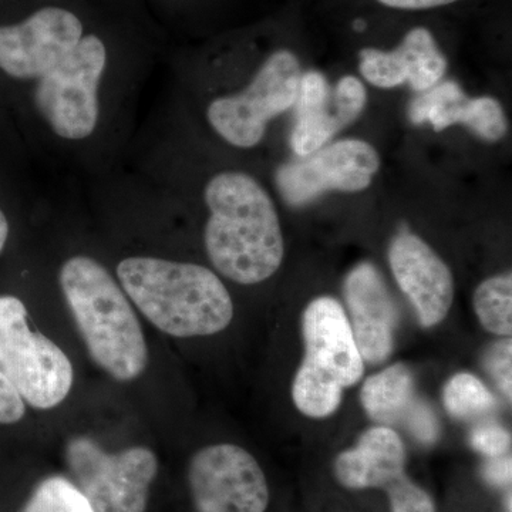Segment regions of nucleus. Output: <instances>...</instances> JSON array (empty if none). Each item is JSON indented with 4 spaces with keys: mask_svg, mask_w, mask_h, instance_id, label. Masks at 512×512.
Instances as JSON below:
<instances>
[{
    "mask_svg": "<svg viewBox=\"0 0 512 512\" xmlns=\"http://www.w3.org/2000/svg\"><path fill=\"white\" fill-rule=\"evenodd\" d=\"M148 79L123 66L72 9L47 5L0 23V114L35 156L109 173Z\"/></svg>",
    "mask_w": 512,
    "mask_h": 512,
    "instance_id": "1",
    "label": "nucleus"
},
{
    "mask_svg": "<svg viewBox=\"0 0 512 512\" xmlns=\"http://www.w3.org/2000/svg\"><path fill=\"white\" fill-rule=\"evenodd\" d=\"M204 247L214 271L239 285L262 284L281 268L285 247L271 195L251 174L222 170L202 187Z\"/></svg>",
    "mask_w": 512,
    "mask_h": 512,
    "instance_id": "2",
    "label": "nucleus"
},
{
    "mask_svg": "<svg viewBox=\"0 0 512 512\" xmlns=\"http://www.w3.org/2000/svg\"><path fill=\"white\" fill-rule=\"evenodd\" d=\"M114 275L134 308L173 338L215 335L234 318L231 293L207 266L131 254L117 262Z\"/></svg>",
    "mask_w": 512,
    "mask_h": 512,
    "instance_id": "3",
    "label": "nucleus"
},
{
    "mask_svg": "<svg viewBox=\"0 0 512 512\" xmlns=\"http://www.w3.org/2000/svg\"><path fill=\"white\" fill-rule=\"evenodd\" d=\"M57 281L93 362L117 382L143 376L150 359L146 336L114 271L79 252L64 259Z\"/></svg>",
    "mask_w": 512,
    "mask_h": 512,
    "instance_id": "4",
    "label": "nucleus"
},
{
    "mask_svg": "<svg viewBox=\"0 0 512 512\" xmlns=\"http://www.w3.org/2000/svg\"><path fill=\"white\" fill-rule=\"evenodd\" d=\"M305 357L292 384L299 412L323 419L339 409L343 390L362 379L365 360L345 309L330 296L313 299L302 318Z\"/></svg>",
    "mask_w": 512,
    "mask_h": 512,
    "instance_id": "5",
    "label": "nucleus"
},
{
    "mask_svg": "<svg viewBox=\"0 0 512 512\" xmlns=\"http://www.w3.org/2000/svg\"><path fill=\"white\" fill-rule=\"evenodd\" d=\"M0 369L30 409H55L72 392L69 357L35 329L25 299L5 289L0 291Z\"/></svg>",
    "mask_w": 512,
    "mask_h": 512,
    "instance_id": "6",
    "label": "nucleus"
},
{
    "mask_svg": "<svg viewBox=\"0 0 512 512\" xmlns=\"http://www.w3.org/2000/svg\"><path fill=\"white\" fill-rule=\"evenodd\" d=\"M301 77V63L292 52L272 53L247 86L210 100L208 126L228 146L251 150L264 140L269 121L295 104Z\"/></svg>",
    "mask_w": 512,
    "mask_h": 512,
    "instance_id": "7",
    "label": "nucleus"
},
{
    "mask_svg": "<svg viewBox=\"0 0 512 512\" xmlns=\"http://www.w3.org/2000/svg\"><path fill=\"white\" fill-rule=\"evenodd\" d=\"M66 463L94 511L146 512L158 474V458L150 448L110 453L90 437L77 436L67 443Z\"/></svg>",
    "mask_w": 512,
    "mask_h": 512,
    "instance_id": "8",
    "label": "nucleus"
},
{
    "mask_svg": "<svg viewBox=\"0 0 512 512\" xmlns=\"http://www.w3.org/2000/svg\"><path fill=\"white\" fill-rule=\"evenodd\" d=\"M335 476L349 490L383 488L392 512H436L430 494L407 477L406 448L390 427H370L356 447L340 453Z\"/></svg>",
    "mask_w": 512,
    "mask_h": 512,
    "instance_id": "9",
    "label": "nucleus"
},
{
    "mask_svg": "<svg viewBox=\"0 0 512 512\" xmlns=\"http://www.w3.org/2000/svg\"><path fill=\"white\" fill-rule=\"evenodd\" d=\"M195 512H265L269 488L258 461L235 444L201 448L188 467Z\"/></svg>",
    "mask_w": 512,
    "mask_h": 512,
    "instance_id": "10",
    "label": "nucleus"
},
{
    "mask_svg": "<svg viewBox=\"0 0 512 512\" xmlns=\"http://www.w3.org/2000/svg\"><path fill=\"white\" fill-rule=\"evenodd\" d=\"M379 168V153L372 144L348 138L282 165L276 171V187L288 204L302 207L329 191L366 190Z\"/></svg>",
    "mask_w": 512,
    "mask_h": 512,
    "instance_id": "11",
    "label": "nucleus"
},
{
    "mask_svg": "<svg viewBox=\"0 0 512 512\" xmlns=\"http://www.w3.org/2000/svg\"><path fill=\"white\" fill-rule=\"evenodd\" d=\"M367 101L365 86L345 76L335 87L319 72L302 74L295 106L296 123L291 146L298 156L308 157L325 147L330 138L350 126L362 114Z\"/></svg>",
    "mask_w": 512,
    "mask_h": 512,
    "instance_id": "12",
    "label": "nucleus"
},
{
    "mask_svg": "<svg viewBox=\"0 0 512 512\" xmlns=\"http://www.w3.org/2000/svg\"><path fill=\"white\" fill-rule=\"evenodd\" d=\"M389 264L420 325L433 328L443 322L453 305L454 281L433 248L417 235L402 232L390 244Z\"/></svg>",
    "mask_w": 512,
    "mask_h": 512,
    "instance_id": "13",
    "label": "nucleus"
},
{
    "mask_svg": "<svg viewBox=\"0 0 512 512\" xmlns=\"http://www.w3.org/2000/svg\"><path fill=\"white\" fill-rule=\"evenodd\" d=\"M349 323L363 360L377 365L393 352L397 309L386 282L369 262L357 265L345 281Z\"/></svg>",
    "mask_w": 512,
    "mask_h": 512,
    "instance_id": "14",
    "label": "nucleus"
},
{
    "mask_svg": "<svg viewBox=\"0 0 512 512\" xmlns=\"http://www.w3.org/2000/svg\"><path fill=\"white\" fill-rule=\"evenodd\" d=\"M360 74L379 89H393L409 83L416 92H427L443 79L447 59L429 29L414 28L392 50L366 47L359 53Z\"/></svg>",
    "mask_w": 512,
    "mask_h": 512,
    "instance_id": "15",
    "label": "nucleus"
},
{
    "mask_svg": "<svg viewBox=\"0 0 512 512\" xmlns=\"http://www.w3.org/2000/svg\"><path fill=\"white\" fill-rule=\"evenodd\" d=\"M413 124L429 123L434 131L463 124L478 137L495 143L507 134L508 123L503 106L493 97L468 99L454 80H448L423 92L409 107Z\"/></svg>",
    "mask_w": 512,
    "mask_h": 512,
    "instance_id": "16",
    "label": "nucleus"
},
{
    "mask_svg": "<svg viewBox=\"0 0 512 512\" xmlns=\"http://www.w3.org/2000/svg\"><path fill=\"white\" fill-rule=\"evenodd\" d=\"M28 153L15 128L0 114V265L15 248L20 214L32 194L23 160Z\"/></svg>",
    "mask_w": 512,
    "mask_h": 512,
    "instance_id": "17",
    "label": "nucleus"
},
{
    "mask_svg": "<svg viewBox=\"0 0 512 512\" xmlns=\"http://www.w3.org/2000/svg\"><path fill=\"white\" fill-rule=\"evenodd\" d=\"M360 400L367 416L382 426L406 423L417 402L412 372L402 363L387 367L366 380Z\"/></svg>",
    "mask_w": 512,
    "mask_h": 512,
    "instance_id": "18",
    "label": "nucleus"
},
{
    "mask_svg": "<svg viewBox=\"0 0 512 512\" xmlns=\"http://www.w3.org/2000/svg\"><path fill=\"white\" fill-rule=\"evenodd\" d=\"M474 311L481 325L498 336L512 333V276H493L481 282L474 292Z\"/></svg>",
    "mask_w": 512,
    "mask_h": 512,
    "instance_id": "19",
    "label": "nucleus"
},
{
    "mask_svg": "<svg viewBox=\"0 0 512 512\" xmlns=\"http://www.w3.org/2000/svg\"><path fill=\"white\" fill-rule=\"evenodd\" d=\"M444 406L451 416L461 420H474L493 413V393L478 377L470 373H458L444 387Z\"/></svg>",
    "mask_w": 512,
    "mask_h": 512,
    "instance_id": "20",
    "label": "nucleus"
},
{
    "mask_svg": "<svg viewBox=\"0 0 512 512\" xmlns=\"http://www.w3.org/2000/svg\"><path fill=\"white\" fill-rule=\"evenodd\" d=\"M19 512H96L73 481L47 477L36 485Z\"/></svg>",
    "mask_w": 512,
    "mask_h": 512,
    "instance_id": "21",
    "label": "nucleus"
},
{
    "mask_svg": "<svg viewBox=\"0 0 512 512\" xmlns=\"http://www.w3.org/2000/svg\"><path fill=\"white\" fill-rule=\"evenodd\" d=\"M28 409L15 384L0 369V434L22 424L28 416Z\"/></svg>",
    "mask_w": 512,
    "mask_h": 512,
    "instance_id": "22",
    "label": "nucleus"
},
{
    "mask_svg": "<svg viewBox=\"0 0 512 512\" xmlns=\"http://www.w3.org/2000/svg\"><path fill=\"white\" fill-rule=\"evenodd\" d=\"M471 446L487 458L507 456L511 434L497 424H481L471 433Z\"/></svg>",
    "mask_w": 512,
    "mask_h": 512,
    "instance_id": "23",
    "label": "nucleus"
},
{
    "mask_svg": "<svg viewBox=\"0 0 512 512\" xmlns=\"http://www.w3.org/2000/svg\"><path fill=\"white\" fill-rule=\"evenodd\" d=\"M511 357V340L497 343L488 350L487 357H485V366H487L488 372L508 400H511Z\"/></svg>",
    "mask_w": 512,
    "mask_h": 512,
    "instance_id": "24",
    "label": "nucleus"
},
{
    "mask_svg": "<svg viewBox=\"0 0 512 512\" xmlns=\"http://www.w3.org/2000/svg\"><path fill=\"white\" fill-rule=\"evenodd\" d=\"M407 427L423 443H434L439 437V423L436 414L426 403L417 400L406 419Z\"/></svg>",
    "mask_w": 512,
    "mask_h": 512,
    "instance_id": "25",
    "label": "nucleus"
},
{
    "mask_svg": "<svg viewBox=\"0 0 512 512\" xmlns=\"http://www.w3.org/2000/svg\"><path fill=\"white\" fill-rule=\"evenodd\" d=\"M511 456L488 458L484 466V477L494 485L511 484Z\"/></svg>",
    "mask_w": 512,
    "mask_h": 512,
    "instance_id": "26",
    "label": "nucleus"
},
{
    "mask_svg": "<svg viewBox=\"0 0 512 512\" xmlns=\"http://www.w3.org/2000/svg\"><path fill=\"white\" fill-rule=\"evenodd\" d=\"M387 8L402 10H424L440 8V6L451 5L457 0H377Z\"/></svg>",
    "mask_w": 512,
    "mask_h": 512,
    "instance_id": "27",
    "label": "nucleus"
},
{
    "mask_svg": "<svg viewBox=\"0 0 512 512\" xmlns=\"http://www.w3.org/2000/svg\"><path fill=\"white\" fill-rule=\"evenodd\" d=\"M355 28H356L357 30H363V29H365V22H363V20H356Z\"/></svg>",
    "mask_w": 512,
    "mask_h": 512,
    "instance_id": "28",
    "label": "nucleus"
}]
</instances>
